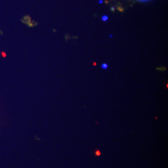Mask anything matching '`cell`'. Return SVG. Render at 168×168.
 <instances>
[{
	"label": "cell",
	"mask_w": 168,
	"mask_h": 168,
	"mask_svg": "<svg viewBox=\"0 0 168 168\" xmlns=\"http://www.w3.org/2000/svg\"><path fill=\"white\" fill-rule=\"evenodd\" d=\"M95 155L97 156H99L101 155V152L99 151V150H96L95 151Z\"/></svg>",
	"instance_id": "cell-1"
},
{
	"label": "cell",
	"mask_w": 168,
	"mask_h": 168,
	"mask_svg": "<svg viewBox=\"0 0 168 168\" xmlns=\"http://www.w3.org/2000/svg\"><path fill=\"white\" fill-rule=\"evenodd\" d=\"M139 1H141V2H146V1H148V0H139Z\"/></svg>",
	"instance_id": "cell-2"
}]
</instances>
